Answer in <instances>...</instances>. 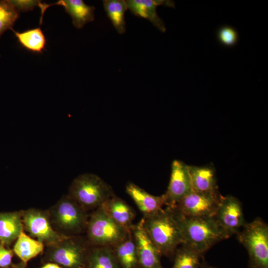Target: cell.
I'll return each mask as SVG.
<instances>
[{
    "label": "cell",
    "instance_id": "6da1fadb",
    "mask_svg": "<svg viewBox=\"0 0 268 268\" xmlns=\"http://www.w3.org/2000/svg\"><path fill=\"white\" fill-rule=\"evenodd\" d=\"M170 207L181 230L183 244L200 255L202 256L217 242L230 237L214 217L186 216Z\"/></svg>",
    "mask_w": 268,
    "mask_h": 268
},
{
    "label": "cell",
    "instance_id": "7a4b0ae2",
    "mask_svg": "<svg viewBox=\"0 0 268 268\" xmlns=\"http://www.w3.org/2000/svg\"><path fill=\"white\" fill-rule=\"evenodd\" d=\"M143 226L161 256L174 257L179 245L183 243L180 228L169 206L142 218Z\"/></svg>",
    "mask_w": 268,
    "mask_h": 268
},
{
    "label": "cell",
    "instance_id": "3957f363",
    "mask_svg": "<svg viewBox=\"0 0 268 268\" xmlns=\"http://www.w3.org/2000/svg\"><path fill=\"white\" fill-rule=\"evenodd\" d=\"M68 196L85 210L101 206L114 194L111 187L99 176L85 173L72 181Z\"/></svg>",
    "mask_w": 268,
    "mask_h": 268
},
{
    "label": "cell",
    "instance_id": "277c9868",
    "mask_svg": "<svg viewBox=\"0 0 268 268\" xmlns=\"http://www.w3.org/2000/svg\"><path fill=\"white\" fill-rule=\"evenodd\" d=\"M237 234L248 253L249 268H268V224L257 218L246 223Z\"/></svg>",
    "mask_w": 268,
    "mask_h": 268
},
{
    "label": "cell",
    "instance_id": "5b68a950",
    "mask_svg": "<svg viewBox=\"0 0 268 268\" xmlns=\"http://www.w3.org/2000/svg\"><path fill=\"white\" fill-rule=\"evenodd\" d=\"M87 227L88 239L97 247H114L125 240L132 231L117 223L102 206L92 213Z\"/></svg>",
    "mask_w": 268,
    "mask_h": 268
},
{
    "label": "cell",
    "instance_id": "8992f818",
    "mask_svg": "<svg viewBox=\"0 0 268 268\" xmlns=\"http://www.w3.org/2000/svg\"><path fill=\"white\" fill-rule=\"evenodd\" d=\"M53 219L60 228L77 233L87 226L85 210L69 196L63 198L53 209Z\"/></svg>",
    "mask_w": 268,
    "mask_h": 268
},
{
    "label": "cell",
    "instance_id": "52a82bcc",
    "mask_svg": "<svg viewBox=\"0 0 268 268\" xmlns=\"http://www.w3.org/2000/svg\"><path fill=\"white\" fill-rule=\"evenodd\" d=\"M22 216L27 230L43 244L53 246L68 237L54 230L48 216L44 212L30 209L23 212Z\"/></svg>",
    "mask_w": 268,
    "mask_h": 268
},
{
    "label": "cell",
    "instance_id": "ba28073f",
    "mask_svg": "<svg viewBox=\"0 0 268 268\" xmlns=\"http://www.w3.org/2000/svg\"><path fill=\"white\" fill-rule=\"evenodd\" d=\"M52 260L66 268H86L90 251L80 242L68 237L52 246Z\"/></svg>",
    "mask_w": 268,
    "mask_h": 268
},
{
    "label": "cell",
    "instance_id": "9c48e42d",
    "mask_svg": "<svg viewBox=\"0 0 268 268\" xmlns=\"http://www.w3.org/2000/svg\"><path fill=\"white\" fill-rule=\"evenodd\" d=\"M221 197V195L219 197L207 196L193 190L172 207L186 216L213 217Z\"/></svg>",
    "mask_w": 268,
    "mask_h": 268
},
{
    "label": "cell",
    "instance_id": "30bf717a",
    "mask_svg": "<svg viewBox=\"0 0 268 268\" xmlns=\"http://www.w3.org/2000/svg\"><path fill=\"white\" fill-rule=\"evenodd\" d=\"M213 217L229 237L237 234L246 223L241 203L231 195L221 196L218 208Z\"/></svg>",
    "mask_w": 268,
    "mask_h": 268
},
{
    "label": "cell",
    "instance_id": "8fae6325",
    "mask_svg": "<svg viewBox=\"0 0 268 268\" xmlns=\"http://www.w3.org/2000/svg\"><path fill=\"white\" fill-rule=\"evenodd\" d=\"M189 166L177 160L173 161L167 190L164 194L165 205L173 206L193 191Z\"/></svg>",
    "mask_w": 268,
    "mask_h": 268
},
{
    "label": "cell",
    "instance_id": "7c38bea8",
    "mask_svg": "<svg viewBox=\"0 0 268 268\" xmlns=\"http://www.w3.org/2000/svg\"><path fill=\"white\" fill-rule=\"evenodd\" d=\"M132 231L137 252V268H163L161 255L146 232L142 219L133 225Z\"/></svg>",
    "mask_w": 268,
    "mask_h": 268
},
{
    "label": "cell",
    "instance_id": "4fadbf2b",
    "mask_svg": "<svg viewBox=\"0 0 268 268\" xmlns=\"http://www.w3.org/2000/svg\"><path fill=\"white\" fill-rule=\"evenodd\" d=\"M54 5L64 7L65 11L71 16L73 25L77 29L82 28L86 23L94 20L95 7L87 5L82 0H60L51 4L42 3L39 1L38 6L41 9L40 24L42 23L43 15L45 10Z\"/></svg>",
    "mask_w": 268,
    "mask_h": 268
},
{
    "label": "cell",
    "instance_id": "5bb4252c",
    "mask_svg": "<svg viewBox=\"0 0 268 268\" xmlns=\"http://www.w3.org/2000/svg\"><path fill=\"white\" fill-rule=\"evenodd\" d=\"M128 8L134 15L148 20L158 30L164 33L166 27L158 16L156 9L160 5L174 8L175 2L169 0H126Z\"/></svg>",
    "mask_w": 268,
    "mask_h": 268
},
{
    "label": "cell",
    "instance_id": "9a60e30c",
    "mask_svg": "<svg viewBox=\"0 0 268 268\" xmlns=\"http://www.w3.org/2000/svg\"><path fill=\"white\" fill-rule=\"evenodd\" d=\"M193 191L207 196L219 197L215 170L211 166H189Z\"/></svg>",
    "mask_w": 268,
    "mask_h": 268
},
{
    "label": "cell",
    "instance_id": "2e32d148",
    "mask_svg": "<svg viewBox=\"0 0 268 268\" xmlns=\"http://www.w3.org/2000/svg\"><path fill=\"white\" fill-rule=\"evenodd\" d=\"M126 189L144 216L156 212L165 205L164 195L160 196L152 195L133 183H129Z\"/></svg>",
    "mask_w": 268,
    "mask_h": 268
},
{
    "label": "cell",
    "instance_id": "e0dca14e",
    "mask_svg": "<svg viewBox=\"0 0 268 268\" xmlns=\"http://www.w3.org/2000/svg\"><path fill=\"white\" fill-rule=\"evenodd\" d=\"M22 214L19 212L0 213V244H11L23 231Z\"/></svg>",
    "mask_w": 268,
    "mask_h": 268
},
{
    "label": "cell",
    "instance_id": "ac0fdd59",
    "mask_svg": "<svg viewBox=\"0 0 268 268\" xmlns=\"http://www.w3.org/2000/svg\"><path fill=\"white\" fill-rule=\"evenodd\" d=\"M102 206L117 223L128 230L132 229L134 213L123 200L114 195Z\"/></svg>",
    "mask_w": 268,
    "mask_h": 268
},
{
    "label": "cell",
    "instance_id": "d6986e66",
    "mask_svg": "<svg viewBox=\"0 0 268 268\" xmlns=\"http://www.w3.org/2000/svg\"><path fill=\"white\" fill-rule=\"evenodd\" d=\"M113 247L121 268H137V252L132 231L125 240Z\"/></svg>",
    "mask_w": 268,
    "mask_h": 268
},
{
    "label": "cell",
    "instance_id": "ffe728a7",
    "mask_svg": "<svg viewBox=\"0 0 268 268\" xmlns=\"http://www.w3.org/2000/svg\"><path fill=\"white\" fill-rule=\"evenodd\" d=\"M86 268H121L113 249L96 247L89 251Z\"/></svg>",
    "mask_w": 268,
    "mask_h": 268
},
{
    "label": "cell",
    "instance_id": "44dd1931",
    "mask_svg": "<svg viewBox=\"0 0 268 268\" xmlns=\"http://www.w3.org/2000/svg\"><path fill=\"white\" fill-rule=\"evenodd\" d=\"M44 249V244L31 238L22 231L14 244L13 251L26 264L30 260L35 257Z\"/></svg>",
    "mask_w": 268,
    "mask_h": 268
},
{
    "label": "cell",
    "instance_id": "7402d4cb",
    "mask_svg": "<svg viewBox=\"0 0 268 268\" xmlns=\"http://www.w3.org/2000/svg\"><path fill=\"white\" fill-rule=\"evenodd\" d=\"M103 7L107 16L117 32L120 34L126 32L125 14L128 9L125 0H103Z\"/></svg>",
    "mask_w": 268,
    "mask_h": 268
},
{
    "label": "cell",
    "instance_id": "603a6c76",
    "mask_svg": "<svg viewBox=\"0 0 268 268\" xmlns=\"http://www.w3.org/2000/svg\"><path fill=\"white\" fill-rule=\"evenodd\" d=\"M12 30L19 44L26 50L35 53H42L45 49L47 41L40 27L28 29L22 32Z\"/></svg>",
    "mask_w": 268,
    "mask_h": 268
},
{
    "label": "cell",
    "instance_id": "cb8c5ba5",
    "mask_svg": "<svg viewBox=\"0 0 268 268\" xmlns=\"http://www.w3.org/2000/svg\"><path fill=\"white\" fill-rule=\"evenodd\" d=\"M181 246L175 253L172 268H201L200 260L202 256L185 245Z\"/></svg>",
    "mask_w": 268,
    "mask_h": 268
},
{
    "label": "cell",
    "instance_id": "d4e9b609",
    "mask_svg": "<svg viewBox=\"0 0 268 268\" xmlns=\"http://www.w3.org/2000/svg\"><path fill=\"white\" fill-rule=\"evenodd\" d=\"M18 17V11L10 0H0V37L6 30L12 29Z\"/></svg>",
    "mask_w": 268,
    "mask_h": 268
},
{
    "label": "cell",
    "instance_id": "484cf974",
    "mask_svg": "<svg viewBox=\"0 0 268 268\" xmlns=\"http://www.w3.org/2000/svg\"><path fill=\"white\" fill-rule=\"evenodd\" d=\"M216 36L219 43L227 48L234 47L239 40L238 31L234 27L228 25L219 27L216 32Z\"/></svg>",
    "mask_w": 268,
    "mask_h": 268
},
{
    "label": "cell",
    "instance_id": "4316f807",
    "mask_svg": "<svg viewBox=\"0 0 268 268\" xmlns=\"http://www.w3.org/2000/svg\"><path fill=\"white\" fill-rule=\"evenodd\" d=\"M13 252L0 244V268H7L11 263Z\"/></svg>",
    "mask_w": 268,
    "mask_h": 268
},
{
    "label": "cell",
    "instance_id": "83f0119b",
    "mask_svg": "<svg viewBox=\"0 0 268 268\" xmlns=\"http://www.w3.org/2000/svg\"><path fill=\"white\" fill-rule=\"evenodd\" d=\"M10 2L18 10L28 11L38 6L39 0H10Z\"/></svg>",
    "mask_w": 268,
    "mask_h": 268
},
{
    "label": "cell",
    "instance_id": "f1b7e54d",
    "mask_svg": "<svg viewBox=\"0 0 268 268\" xmlns=\"http://www.w3.org/2000/svg\"><path fill=\"white\" fill-rule=\"evenodd\" d=\"M42 268H61L58 265L53 263H49L45 265Z\"/></svg>",
    "mask_w": 268,
    "mask_h": 268
},
{
    "label": "cell",
    "instance_id": "f546056e",
    "mask_svg": "<svg viewBox=\"0 0 268 268\" xmlns=\"http://www.w3.org/2000/svg\"><path fill=\"white\" fill-rule=\"evenodd\" d=\"M25 264L23 263L22 264H19L18 265H14L11 268H25L24 265Z\"/></svg>",
    "mask_w": 268,
    "mask_h": 268
},
{
    "label": "cell",
    "instance_id": "4dcf8cb0",
    "mask_svg": "<svg viewBox=\"0 0 268 268\" xmlns=\"http://www.w3.org/2000/svg\"><path fill=\"white\" fill-rule=\"evenodd\" d=\"M201 268H214V267H210V266H206V265H201Z\"/></svg>",
    "mask_w": 268,
    "mask_h": 268
}]
</instances>
